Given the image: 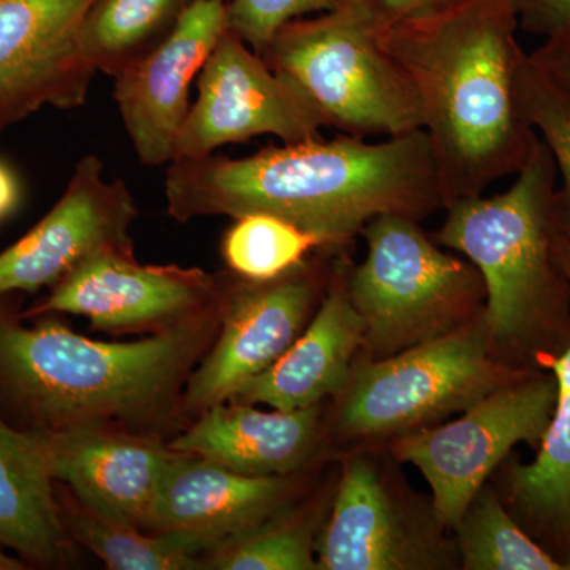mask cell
<instances>
[{"label":"cell","instance_id":"1","mask_svg":"<svg viewBox=\"0 0 570 570\" xmlns=\"http://www.w3.org/2000/svg\"><path fill=\"white\" fill-rule=\"evenodd\" d=\"M167 212L179 223L198 216L268 214L322 239L346 245L382 214L423 219L445 209L430 140L422 129L366 142H291L243 159L175 160L165 178Z\"/></svg>","mask_w":570,"mask_h":570},{"label":"cell","instance_id":"2","mask_svg":"<svg viewBox=\"0 0 570 570\" xmlns=\"http://www.w3.org/2000/svg\"><path fill=\"white\" fill-rule=\"evenodd\" d=\"M519 29L510 0H466L411 20L379 21L382 47L417 94L445 208L520 174L539 140L519 99L528 56Z\"/></svg>","mask_w":570,"mask_h":570},{"label":"cell","instance_id":"3","mask_svg":"<svg viewBox=\"0 0 570 570\" xmlns=\"http://www.w3.org/2000/svg\"><path fill=\"white\" fill-rule=\"evenodd\" d=\"M439 245L482 276L493 346L520 370H550L570 344V281L558 255V170L546 142L505 193L449 205Z\"/></svg>","mask_w":570,"mask_h":570},{"label":"cell","instance_id":"4","mask_svg":"<svg viewBox=\"0 0 570 570\" xmlns=\"http://www.w3.org/2000/svg\"><path fill=\"white\" fill-rule=\"evenodd\" d=\"M197 336L171 328L135 343H102L58 322H0V387L41 431L151 411L176 387Z\"/></svg>","mask_w":570,"mask_h":570},{"label":"cell","instance_id":"5","mask_svg":"<svg viewBox=\"0 0 570 570\" xmlns=\"http://www.w3.org/2000/svg\"><path fill=\"white\" fill-rule=\"evenodd\" d=\"M262 56L303 92L325 127L362 138L422 129L417 94L382 47L373 7L346 0L287 22Z\"/></svg>","mask_w":570,"mask_h":570},{"label":"cell","instance_id":"6","mask_svg":"<svg viewBox=\"0 0 570 570\" xmlns=\"http://www.w3.org/2000/svg\"><path fill=\"white\" fill-rule=\"evenodd\" d=\"M366 255L346 277L365 341L392 355L468 321L485 296L479 269L441 249L419 220L382 214L363 228Z\"/></svg>","mask_w":570,"mask_h":570},{"label":"cell","instance_id":"7","mask_svg":"<svg viewBox=\"0 0 570 570\" xmlns=\"http://www.w3.org/2000/svg\"><path fill=\"white\" fill-rule=\"evenodd\" d=\"M485 317L404 348L352 374L341 407V433L385 436L419 430L466 411L483 396L534 371L493 358Z\"/></svg>","mask_w":570,"mask_h":570},{"label":"cell","instance_id":"8","mask_svg":"<svg viewBox=\"0 0 570 570\" xmlns=\"http://www.w3.org/2000/svg\"><path fill=\"white\" fill-rule=\"evenodd\" d=\"M557 396L553 371H534L483 396L455 422L401 434L392 444L393 455L420 469L433 491L439 523L456 528L515 445L540 448Z\"/></svg>","mask_w":570,"mask_h":570},{"label":"cell","instance_id":"9","mask_svg":"<svg viewBox=\"0 0 570 570\" xmlns=\"http://www.w3.org/2000/svg\"><path fill=\"white\" fill-rule=\"evenodd\" d=\"M316 108L230 29L197 78V99L175 146V160L200 159L234 142L273 135L284 145L321 138Z\"/></svg>","mask_w":570,"mask_h":570},{"label":"cell","instance_id":"10","mask_svg":"<svg viewBox=\"0 0 570 570\" xmlns=\"http://www.w3.org/2000/svg\"><path fill=\"white\" fill-rule=\"evenodd\" d=\"M227 29L225 0H190L163 39L115 75V100L141 164L174 163L193 82Z\"/></svg>","mask_w":570,"mask_h":570},{"label":"cell","instance_id":"11","mask_svg":"<svg viewBox=\"0 0 570 570\" xmlns=\"http://www.w3.org/2000/svg\"><path fill=\"white\" fill-rule=\"evenodd\" d=\"M135 217L126 184L107 179L99 157L86 156L55 208L0 254V296L56 285L96 255L132 254Z\"/></svg>","mask_w":570,"mask_h":570},{"label":"cell","instance_id":"12","mask_svg":"<svg viewBox=\"0 0 570 570\" xmlns=\"http://www.w3.org/2000/svg\"><path fill=\"white\" fill-rule=\"evenodd\" d=\"M96 0H0V112L78 107L94 77L78 36Z\"/></svg>","mask_w":570,"mask_h":570},{"label":"cell","instance_id":"13","mask_svg":"<svg viewBox=\"0 0 570 570\" xmlns=\"http://www.w3.org/2000/svg\"><path fill=\"white\" fill-rule=\"evenodd\" d=\"M288 493L283 475L238 474L176 452L160 480L153 510V530L195 553L220 549L262 527Z\"/></svg>","mask_w":570,"mask_h":570},{"label":"cell","instance_id":"14","mask_svg":"<svg viewBox=\"0 0 570 570\" xmlns=\"http://www.w3.org/2000/svg\"><path fill=\"white\" fill-rule=\"evenodd\" d=\"M249 283L232 296L219 341L190 379L193 406L232 400L246 381L272 366L295 343L317 292L306 264L276 279Z\"/></svg>","mask_w":570,"mask_h":570},{"label":"cell","instance_id":"15","mask_svg":"<svg viewBox=\"0 0 570 570\" xmlns=\"http://www.w3.org/2000/svg\"><path fill=\"white\" fill-rule=\"evenodd\" d=\"M209 291L204 273L142 266L132 254L105 253L77 266L29 314L55 311L89 317L96 328H137L183 316Z\"/></svg>","mask_w":570,"mask_h":570},{"label":"cell","instance_id":"16","mask_svg":"<svg viewBox=\"0 0 570 570\" xmlns=\"http://www.w3.org/2000/svg\"><path fill=\"white\" fill-rule=\"evenodd\" d=\"M47 433L52 475L69 483L80 504L105 519L153 530L154 502L174 452L88 426Z\"/></svg>","mask_w":570,"mask_h":570},{"label":"cell","instance_id":"17","mask_svg":"<svg viewBox=\"0 0 570 570\" xmlns=\"http://www.w3.org/2000/svg\"><path fill=\"white\" fill-rule=\"evenodd\" d=\"M333 283L306 332L264 373L236 390L232 400L292 412L317 406L325 396L347 387L365 325L348 299L346 279Z\"/></svg>","mask_w":570,"mask_h":570},{"label":"cell","instance_id":"18","mask_svg":"<svg viewBox=\"0 0 570 570\" xmlns=\"http://www.w3.org/2000/svg\"><path fill=\"white\" fill-rule=\"evenodd\" d=\"M430 562L404 527L376 468L365 459L348 461L322 538L318 569L404 570Z\"/></svg>","mask_w":570,"mask_h":570},{"label":"cell","instance_id":"19","mask_svg":"<svg viewBox=\"0 0 570 570\" xmlns=\"http://www.w3.org/2000/svg\"><path fill=\"white\" fill-rule=\"evenodd\" d=\"M317 406L264 412L253 404L208 409L197 425L171 442L175 452L202 456L238 474L268 478L298 468L317 436Z\"/></svg>","mask_w":570,"mask_h":570},{"label":"cell","instance_id":"20","mask_svg":"<svg viewBox=\"0 0 570 570\" xmlns=\"http://www.w3.org/2000/svg\"><path fill=\"white\" fill-rule=\"evenodd\" d=\"M557 246L570 281V236L561 217ZM550 370L558 382L553 417L535 459L510 464L508 499L528 534L570 570V344Z\"/></svg>","mask_w":570,"mask_h":570},{"label":"cell","instance_id":"21","mask_svg":"<svg viewBox=\"0 0 570 570\" xmlns=\"http://www.w3.org/2000/svg\"><path fill=\"white\" fill-rule=\"evenodd\" d=\"M52 480L47 431L17 430L0 417V546L41 564L58 561L66 546Z\"/></svg>","mask_w":570,"mask_h":570},{"label":"cell","instance_id":"22","mask_svg":"<svg viewBox=\"0 0 570 570\" xmlns=\"http://www.w3.org/2000/svg\"><path fill=\"white\" fill-rule=\"evenodd\" d=\"M190 0H96L82 21L78 48L94 71L115 77L170 31Z\"/></svg>","mask_w":570,"mask_h":570},{"label":"cell","instance_id":"23","mask_svg":"<svg viewBox=\"0 0 570 570\" xmlns=\"http://www.w3.org/2000/svg\"><path fill=\"white\" fill-rule=\"evenodd\" d=\"M456 530L464 569L566 570L528 534L493 491H480Z\"/></svg>","mask_w":570,"mask_h":570},{"label":"cell","instance_id":"24","mask_svg":"<svg viewBox=\"0 0 570 570\" xmlns=\"http://www.w3.org/2000/svg\"><path fill=\"white\" fill-rule=\"evenodd\" d=\"M324 247L321 238L268 214H247L225 235L223 253L232 269L247 281L276 279L305 264L313 249Z\"/></svg>","mask_w":570,"mask_h":570},{"label":"cell","instance_id":"25","mask_svg":"<svg viewBox=\"0 0 570 570\" xmlns=\"http://www.w3.org/2000/svg\"><path fill=\"white\" fill-rule=\"evenodd\" d=\"M69 530L78 542L115 570H194L204 568L194 553L170 539L148 538L138 528L108 520L81 504L67 513Z\"/></svg>","mask_w":570,"mask_h":570},{"label":"cell","instance_id":"26","mask_svg":"<svg viewBox=\"0 0 570 570\" xmlns=\"http://www.w3.org/2000/svg\"><path fill=\"white\" fill-rule=\"evenodd\" d=\"M519 99L524 118L557 165L561 224L570 236V86L551 77L528 52L519 75Z\"/></svg>","mask_w":570,"mask_h":570},{"label":"cell","instance_id":"27","mask_svg":"<svg viewBox=\"0 0 570 570\" xmlns=\"http://www.w3.org/2000/svg\"><path fill=\"white\" fill-rule=\"evenodd\" d=\"M209 568L220 570H311L313 539L305 524L255 528L243 538L217 549Z\"/></svg>","mask_w":570,"mask_h":570},{"label":"cell","instance_id":"28","mask_svg":"<svg viewBox=\"0 0 570 570\" xmlns=\"http://www.w3.org/2000/svg\"><path fill=\"white\" fill-rule=\"evenodd\" d=\"M346 0H230L228 29L264 55L279 29L298 18L336 9Z\"/></svg>","mask_w":570,"mask_h":570},{"label":"cell","instance_id":"29","mask_svg":"<svg viewBox=\"0 0 570 570\" xmlns=\"http://www.w3.org/2000/svg\"><path fill=\"white\" fill-rule=\"evenodd\" d=\"M520 28L549 37L570 24V0H510Z\"/></svg>","mask_w":570,"mask_h":570},{"label":"cell","instance_id":"30","mask_svg":"<svg viewBox=\"0 0 570 570\" xmlns=\"http://www.w3.org/2000/svg\"><path fill=\"white\" fill-rule=\"evenodd\" d=\"M530 55L551 77L570 86V24L546 37V41Z\"/></svg>","mask_w":570,"mask_h":570},{"label":"cell","instance_id":"31","mask_svg":"<svg viewBox=\"0 0 570 570\" xmlns=\"http://www.w3.org/2000/svg\"><path fill=\"white\" fill-rule=\"evenodd\" d=\"M466 0H376V14L379 21L384 24L411 20L423 14L436 13V11L459 6Z\"/></svg>","mask_w":570,"mask_h":570},{"label":"cell","instance_id":"32","mask_svg":"<svg viewBox=\"0 0 570 570\" xmlns=\"http://www.w3.org/2000/svg\"><path fill=\"white\" fill-rule=\"evenodd\" d=\"M20 186L17 176L0 160V219L17 205Z\"/></svg>","mask_w":570,"mask_h":570},{"label":"cell","instance_id":"33","mask_svg":"<svg viewBox=\"0 0 570 570\" xmlns=\"http://www.w3.org/2000/svg\"><path fill=\"white\" fill-rule=\"evenodd\" d=\"M26 569V566L22 564V561L17 560V558L9 557V554L3 553L2 546H0V570H21Z\"/></svg>","mask_w":570,"mask_h":570},{"label":"cell","instance_id":"34","mask_svg":"<svg viewBox=\"0 0 570 570\" xmlns=\"http://www.w3.org/2000/svg\"><path fill=\"white\" fill-rule=\"evenodd\" d=\"M352 2L365 3V6L373 7L376 6V0H352Z\"/></svg>","mask_w":570,"mask_h":570}]
</instances>
